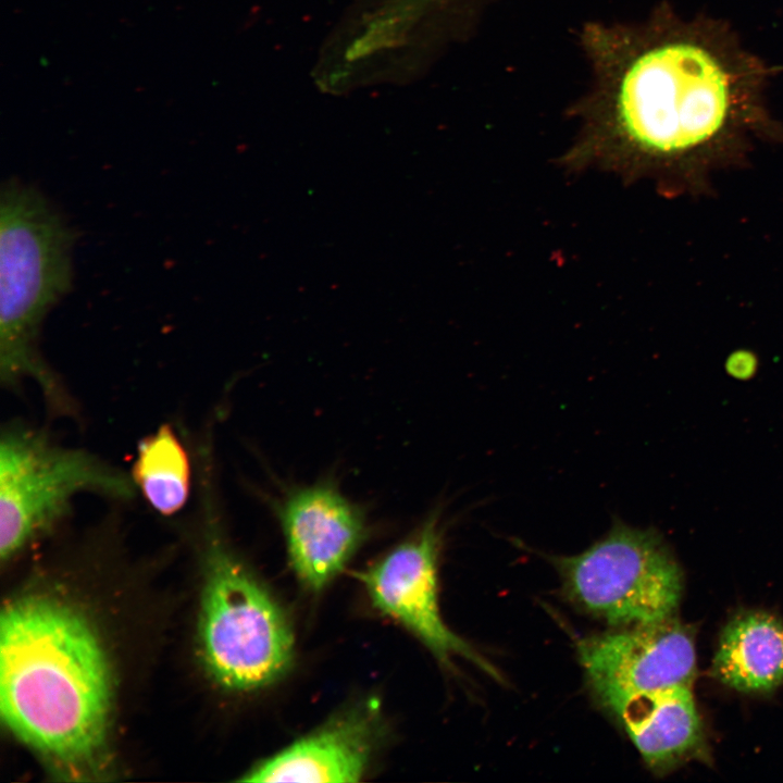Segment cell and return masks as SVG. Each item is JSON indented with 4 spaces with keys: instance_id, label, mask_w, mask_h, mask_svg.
I'll list each match as a JSON object with an SVG mask.
<instances>
[{
    "instance_id": "7c38bea8",
    "label": "cell",
    "mask_w": 783,
    "mask_h": 783,
    "mask_svg": "<svg viewBox=\"0 0 783 783\" xmlns=\"http://www.w3.org/2000/svg\"><path fill=\"white\" fill-rule=\"evenodd\" d=\"M713 674L739 692H769L783 683V621L761 611L735 616L722 631Z\"/></svg>"
},
{
    "instance_id": "6da1fadb",
    "label": "cell",
    "mask_w": 783,
    "mask_h": 783,
    "mask_svg": "<svg viewBox=\"0 0 783 783\" xmlns=\"http://www.w3.org/2000/svg\"><path fill=\"white\" fill-rule=\"evenodd\" d=\"M585 46L598 140L661 165H693L768 132L767 71L720 21L669 10L636 26H592Z\"/></svg>"
},
{
    "instance_id": "8992f818",
    "label": "cell",
    "mask_w": 783,
    "mask_h": 783,
    "mask_svg": "<svg viewBox=\"0 0 783 783\" xmlns=\"http://www.w3.org/2000/svg\"><path fill=\"white\" fill-rule=\"evenodd\" d=\"M569 598L612 625L672 617L682 595L678 561L661 535L620 520L583 552L555 557Z\"/></svg>"
},
{
    "instance_id": "5bb4252c",
    "label": "cell",
    "mask_w": 783,
    "mask_h": 783,
    "mask_svg": "<svg viewBox=\"0 0 783 783\" xmlns=\"http://www.w3.org/2000/svg\"><path fill=\"white\" fill-rule=\"evenodd\" d=\"M756 370V358L746 351H737L726 361L728 373L737 380L750 378L755 374Z\"/></svg>"
},
{
    "instance_id": "9c48e42d",
    "label": "cell",
    "mask_w": 783,
    "mask_h": 783,
    "mask_svg": "<svg viewBox=\"0 0 783 783\" xmlns=\"http://www.w3.org/2000/svg\"><path fill=\"white\" fill-rule=\"evenodd\" d=\"M276 513L290 566L312 592L324 588L343 571L369 533L363 509L331 483L290 490Z\"/></svg>"
},
{
    "instance_id": "7a4b0ae2",
    "label": "cell",
    "mask_w": 783,
    "mask_h": 783,
    "mask_svg": "<svg viewBox=\"0 0 783 783\" xmlns=\"http://www.w3.org/2000/svg\"><path fill=\"white\" fill-rule=\"evenodd\" d=\"M0 709L17 738L77 779L102 769L111 682L87 619L59 598L29 594L1 613Z\"/></svg>"
},
{
    "instance_id": "52a82bcc",
    "label": "cell",
    "mask_w": 783,
    "mask_h": 783,
    "mask_svg": "<svg viewBox=\"0 0 783 783\" xmlns=\"http://www.w3.org/2000/svg\"><path fill=\"white\" fill-rule=\"evenodd\" d=\"M440 512L434 509L406 540L356 573L374 608L415 635L447 667L463 657L496 680L498 671L444 622L438 605L437 567L442 548Z\"/></svg>"
},
{
    "instance_id": "3957f363",
    "label": "cell",
    "mask_w": 783,
    "mask_h": 783,
    "mask_svg": "<svg viewBox=\"0 0 783 783\" xmlns=\"http://www.w3.org/2000/svg\"><path fill=\"white\" fill-rule=\"evenodd\" d=\"M75 228L46 195L12 177L0 188V384L36 385L51 418L77 419L76 399L40 349L44 321L70 291Z\"/></svg>"
},
{
    "instance_id": "30bf717a",
    "label": "cell",
    "mask_w": 783,
    "mask_h": 783,
    "mask_svg": "<svg viewBox=\"0 0 783 783\" xmlns=\"http://www.w3.org/2000/svg\"><path fill=\"white\" fill-rule=\"evenodd\" d=\"M372 709L358 707L262 760L244 782H357L365 773L381 738Z\"/></svg>"
},
{
    "instance_id": "ba28073f",
    "label": "cell",
    "mask_w": 783,
    "mask_h": 783,
    "mask_svg": "<svg viewBox=\"0 0 783 783\" xmlns=\"http://www.w3.org/2000/svg\"><path fill=\"white\" fill-rule=\"evenodd\" d=\"M577 655L594 695L692 688L696 674L694 637L672 619L593 635Z\"/></svg>"
},
{
    "instance_id": "5b68a950",
    "label": "cell",
    "mask_w": 783,
    "mask_h": 783,
    "mask_svg": "<svg viewBox=\"0 0 783 783\" xmlns=\"http://www.w3.org/2000/svg\"><path fill=\"white\" fill-rule=\"evenodd\" d=\"M92 494L129 502V472L85 448L61 444L42 426L10 420L0 432V557L9 561L64 522L75 499Z\"/></svg>"
},
{
    "instance_id": "4fadbf2b",
    "label": "cell",
    "mask_w": 783,
    "mask_h": 783,
    "mask_svg": "<svg viewBox=\"0 0 783 783\" xmlns=\"http://www.w3.org/2000/svg\"><path fill=\"white\" fill-rule=\"evenodd\" d=\"M192 473L191 455L170 423L139 440L129 471L137 493L163 517L179 513L188 504Z\"/></svg>"
},
{
    "instance_id": "277c9868",
    "label": "cell",
    "mask_w": 783,
    "mask_h": 783,
    "mask_svg": "<svg viewBox=\"0 0 783 783\" xmlns=\"http://www.w3.org/2000/svg\"><path fill=\"white\" fill-rule=\"evenodd\" d=\"M213 470L211 460L196 468L194 513L204 539L206 566L201 656L219 685L252 691L289 669L294 634L284 610L226 543Z\"/></svg>"
},
{
    "instance_id": "8fae6325",
    "label": "cell",
    "mask_w": 783,
    "mask_h": 783,
    "mask_svg": "<svg viewBox=\"0 0 783 783\" xmlns=\"http://www.w3.org/2000/svg\"><path fill=\"white\" fill-rule=\"evenodd\" d=\"M598 701L656 771L670 770L697 757L705 747L701 720L689 687L612 694Z\"/></svg>"
}]
</instances>
